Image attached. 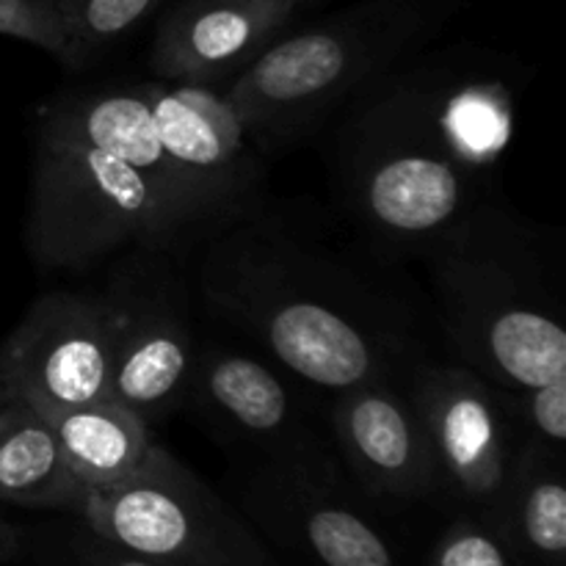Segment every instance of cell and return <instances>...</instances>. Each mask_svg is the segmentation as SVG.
<instances>
[{
    "mask_svg": "<svg viewBox=\"0 0 566 566\" xmlns=\"http://www.w3.org/2000/svg\"><path fill=\"white\" fill-rule=\"evenodd\" d=\"M462 0H359L276 36L224 94L260 149L296 142L354 94L390 77L459 11Z\"/></svg>",
    "mask_w": 566,
    "mask_h": 566,
    "instance_id": "cell-5",
    "label": "cell"
},
{
    "mask_svg": "<svg viewBox=\"0 0 566 566\" xmlns=\"http://www.w3.org/2000/svg\"><path fill=\"white\" fill-rule=\"evenodd\" d=\"M296 9L276 0H180L155 28V81L230 83L291 22Z\"/></svg>",
    "mask_w": 566,
    "mask_h": 566,
    "instance_id": "cell-13",
    "label": "cell"
},
{
    "mask_svg": "<svg viewBox=\"0 0 566 566\" xmlns=\"http://www.w3.org/2000/svg\"><path fill=\"white\" fill-rule=\"evenodd\" d=\"M59 434L72 473L88 492H103L130 479L155 446L153 429L114 398L70 409H39Z\"/></svg>",
    "mask_w": 566,
    "mask_h": 566,
    "instance_id": "cell-17",
    "label": "cell"
},
{
    "mask_svg": "<svg viewBox=\"0 0 566 566\" xmlns=\"http://www.w3.org/2000/svg\"><path fill=\"white\" fill-rule=\"evenodd\" d=\"M409 401L429 440L440 495L492 523L525 446L512 390L462 363L409 368Z\"/></svg>",
    "mask_w": 566,
    "mask_h": 566,
    "instance_id": "cell-8",
    "label": "cell"
},
{
    "mask_svg": "<svg viewBox=\"0 0 566 566\" xmlns=\"http://www.w3.org/2000/svg\"><path fill=\"white\" fill-rule=\"evenodd\" d=\"M169 260V252L133 249L105 291L114 307L108 398L147 423L186 407L199 348L186 282Z\"/></svg>",
    "mask_w": 566,
    "mask_h": 566,
    "instance_id": "cell-9",
    "label": "cell"
},
{
    "mask_svg": "<svg viewBox=\"0 0 566 566\" xmlns=\"http://www.w3.org/2000/svg\"><path fill=\"white\" fill-rule=\"evenodd\" d=\"M429 566H517V562L495 525L475 514H464L434 542Z\"/></svg>",
    "mask_w": 566,
    "mask_h": 566,
    "instance_id": "cell-20",
    "label": "cell"
},
{
    "mask_svg": "<svg viewBox=\"0 0 566 566\" xmlns=\"http://www.w3.org/2000/svg\"><path fill=\"white\" fill-rule=\"evenodd\" d=\"M0 36L33 44L75 70V44L59 0H0Z\"/></svg>",
    "mask_w": 566,
    "mask_h": 566,
    "instance_id": "cell-19",
    "label": "cell"
},
{
    "mask_svg": "<svg viewBox=\"0 0 566 566\" xmlns=\"http://www.w3.org/2000/svg\"><path fill=\"white\" fill-rule=\"evenodd\" d=\"M332 451L363 495L415 503L440 495L434 459L409 392L392 376L335 392Z\"/></svg>",
    "mask_w": 566,
    "mask_h": 566,
    "instance_id": "cell-12",
    "label": "cell"
},
{
    "mask_svg": "<svg viewBox=\"0 0 566 566\" xmlns=\"http://www.w3.org/2000/svg\"><path fill=\"white\" fill-rule=\"evenodd\" d=\"M75 44V70L125 42L164 0H59Z\"/></svg>",
    "mask_w": 566,
    "mask_h": 566,
    "instance_id": "cell-18",
    "label": "cell"
},
{
    "mask_svg": "<svg viewBox=\"0 0 566 566\" xmlns=\"http://www.w3.org/2000/svg\"><path fill=\"white\" fill-rule=\"evenodd\" d=\"M75 517L166 566H282L258 528L158 442L130 479L88 492Z\"/></svg>",
    "mask_w": 566,
    "mask_h": 566,
    "instance_id": "cell-6",
    "label": "cell"
},
{
    "mask_svg": "<svg viewBox=\"0 0 566 566\" xmlns=\"http://www.w3.org/2000/svg\"><path fill=\"white\" fill-rule=\"evenodd\" d=\"M11 398H14V396H11V392L6 390V385H3V381H0V412H3V407H6V403L11 401Z\"/></svg>",
    "mask_w": 566,
    "mask_h": 566,
    "instance_id": "cell-24",
    "label": "cell"
},
{
    "mask_svg": "<svg viewBox=\"0 0 566 566\" xmlns=\"http://www.w3.org/2000/svg\"><path fill=\"white\" fill-rule=\"evenodd\" d=\"M111 368L114 307L105 293H44L0 343V381L36 409L108 398Z\"/></svg>",
    "mask_w": 566,
    "mask_h": 566,
    "instance_id": "cell-10",
    "label": "cell"
},
{
    "mask_svg": "<svg viewBox=\"0 0 566 566\" xmlns=\"http://www.w3.org/2000/svg\"><path fill=\"white\" fill-rule=\"evenodd\" d=\"M426 254L459 363L512 392L566 379V329L534 235L484 205Z\"/></svg>",
    "mask_w": 566,
    "mask_h": 566,
    "instance_id": "cell-4",
    "label": "cell"
},
{
    "mask_svg": "<svg viewBox=\"0 0 566 566\" xmlns=\"http://www.w3.org/2000/svg\"><path fill=\"white\" fill-rule=\"evenodd\" d=\"M72 517H75V514H72ZM75 520L77 523L72 525V528L64 534V539L55 545L61 566H166L111 545V542H105L103 536L94 534L81 517Z\"/></svg>",
    "mask_w": 566,
    "mask_h": 566,
    "instance_id": "cell-22",
    "label": "cell"
},
{
    "mask_svg": "<svg viewBox=\"0 0 566 566\" xmlns=\"http://www.w3.org/2000/svg\"><path fill=\"white\" fill-rule=\"evenodd\" d=\"M525 440L564 451L566 442V379L512 392Z\"/></svg>",
    "mask_w": 566,
    "mask_h": 566,
    "instance_id": "cell-21",
    "label": "cell"
},
{
    "mask_svg": "<svg viewBox=\"0 0 566 566\" xmlns=\"http://www.w3.org/2000/svg\"><path fill=\"white\" fill-rule=\"evenodd\" d=\"M337 453L307 440L265 453L249 475L243 509L263 534L307 566H403L390 536L368 517Z\"/></svg>",
    "mask_w": 566,
    "mask_h": 566,
    "instance_id": "cell-7",
    "label": "cell"
},
{
    "mask_svg": "<svg viewBox=\"0 0 566 566\" xmlns=\"http://www.w3.org/2000/svg\"><path fill=\"white\" fill-rule=\"evenodd\" d=\"M20 553V534L11 523L0 517V566L9 564Z\"/></svg>",
    "mask_w": 566,
    "mask_h": 566,
    "instance_id": "cell-23",
    "label": "cell"
},
{
    "mask_svg": "<svg viewBox=\"0 0 566 566\" xmlns=\"http://www.w3.org/2000/svg\"><path fill=\"white\" fill-rule=\"evenodd\" d=\"M343 177L348 205L370 235L423 252L490 205L497 171L459 133L451 64H423L359 94Z\"/></svg>",
    "mask_w": 566,
    "mask_h": 566,
    "instance_id": "cell-3",
    "label": "cell"
},
{
    "mask_svg": "<svg viewBox=\"0 0 566 566\" xmlns=\"http://www.w3.org/2000/svg\"><path fill=\"white\" fill-rule=\"evenodd\" d=\"M186 403L219 434L258 448L260 457L315 434L296 392L269 363L221 343L197 348Z\"/></svg>",
    "mask_w": 566,
    "mask_h": 566,
    "instance_id": "cell-14",
    "label": "cell"
},
{
    "mask_svg": "<svg viewBox=\"0 0 566 566\" xmlns=\"http://www.w3.org/2000/svg\"><path fill=\"white\" fill-rule=\"evenodd\" d=\"M219 230L199 265L205 298L296 379L335 396L412 368L409 324L346 265L263 224Z\"/></svg>",
    "mask_w": 566,
    "mask_h": 566,
    "instance_id": "cell-2",
    "label": "cell"
},
{
    "mask_svg": "<svg viewBox=\"0 0 566 566\" xmlns=\"http://www.w3.org/2000/svg\"><path fill=\"white\" fill-rule=\"evenodd\" d=\"M492 525L517 566L566 564L564 451L525 440Z\"/></svg>",
    "mask_w": 566,
    "mask_h": 566,
    "instance_id": "cell-15",
    "label": "cell"
},
{
    "mask_svg": "<svg viewBox=\"0 0 566 566\" xmlns=\"http://www.w3.org/2000/svg\"><path fill=\"white\" fill-rule=\"evenodd\" d=\"M83 497L48 415L11 398L0 412V503L77 514Z\"/></svg>",
    "mask_w": 566,
    "mask_h": 566,
    "instance_id": "cell-16",
    "label": "cell"
},
{
    "mask_svg": "<svg viewBox=\"0 0 566 566\" xmlns=\"http://www.w3.org/2000/svg\"><path fill=\"white\" fill-rule=\"evenodd\" d=\"M276 3H285V6H291V9H296V6L304 3V0H276Z\"/></svg>",
    "mask_w": 566,
    "mask_h": 566,
    "instance_id": "cell-25",
    "label": "cell"
},
{
    "mask_svg": "<svg viewBox=\"0 0 566 566\" xmlns=\"http://www.w3.org/2000/svg\"><path fill=\"white\" fill-rule=\"evenodd\" d=\"M155 133L210 227L219 230L247 208L260 180V147L224 86L144 81Z\"/></svg>",
    "mask_w": 566,
    "mask_h": 566,
    "instance_id": "cell-11",
    "label": "cell"
},
{
    "mask_svg": "<svg viewBox=\"0 0 566 566\" xmlns=\"http://www.w3.org/2000/svg\"><path fill=\"white\" fill-rule=\"evenodd\" d=\"M210 230L160 147L142 83L70 88L36 105L25 221L33 263L86 271L122 249L171 254Z\"/></svg>",
    "mask_w": 566,
    "mask_h": 566,
    "instance_id": "cell-1",
    "label": "cell"
}]
</instances>
